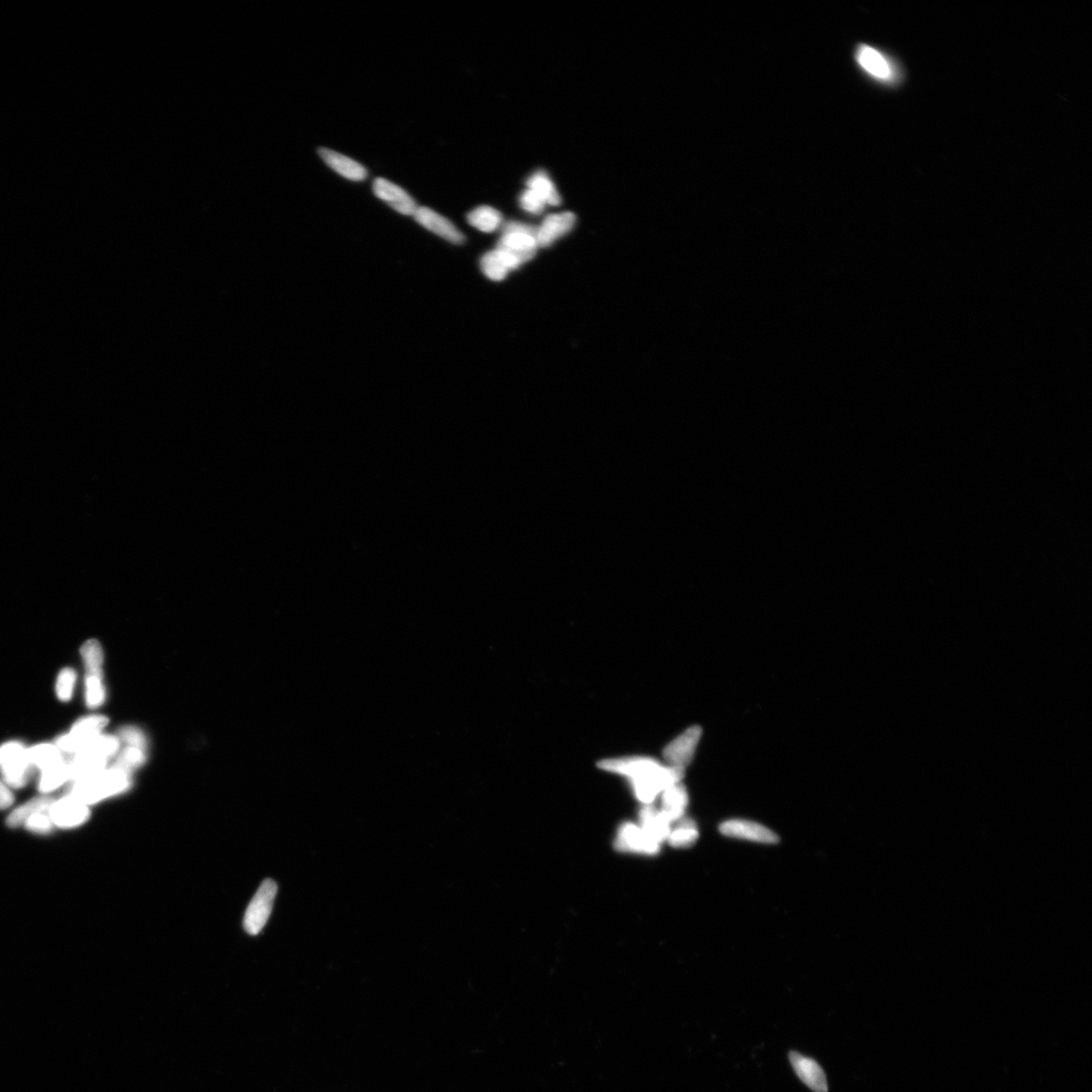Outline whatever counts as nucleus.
Masks as SVG:
<instances>
[{
	"label": "nucleus",
	"instance_id": "39448f33",
	"mask_svg": "<svg viewBox=\"0 0 1092 1092\" xmlns=\"http://www.w3.org/2000/svg\"><path fill=\"white\" fill-rule=\"evenodd\" d=\"M82 659L85 666V701L90 708H98L106 698L102 684V664L104 652L98 640L90 639L81 646Z\"/></svg>",
	"mask_w": 1092,
	"mask_h": 1092
},
{
	"label": "nucleus",
	"instance_id": "9b49d317",
	"mask_svg": "<svg viewBox=\"0 0 1092 1092\" xmlns=\"http://www.w3.org/2000/svg\"><path fill=\"white\" fill-rule=\"evenodd\" d=\"M723 836L734 838L748 839L750 842L772 845L779 842V837L773 830L761 823L747 819H729L719 827Z\"/></svg>",
	"mask_w": 1092,
	"mask_h": 1092
},
{
	"label": "nucleus",
	"instance_id": "dca6fc26",
	"mask_svg": "<svg viewBox=\"0 0 1092 1092\" xmlns=\"http://www.w3.org/2000/svg\"><path fill=\"white\" fill-rule=\"evenodd\" d=\"M789 1059L796 1074L808 1087L815 1092H828L827 1077L821 1065L814 1059L804 1057L797 1052H791Z\"/></svg>",
	"mask_w": 1092,
	"mask_h": 1092
},
{
	"label": "nucleus",
	"instance_id": "4be33fe9",
	"mask_svg": "<svg viewBox=\"0 0 1092 1092\" xmlns=\"http://www.w3.org/2000/svg\"><path fill=\"white\" fill-rule=\"evenodd\" d=\"M527 186L528 188L535 191L545 204H550L552 207L561 204L562 197L559 196L555 183L552 182L550 177L544 170H538V172L532 174L527 181Z\"/></svg>",
	"mask_w": 1092,
	"mask_h": 1092
},
{
	"label": "nucleus",
	"instance_id": "7c9ffc66",
	"mask_svg": "<svg viewBox=\"0 0 1092 1092\" xmlns=\"http://www.w3.org/2000/svg\"><path fill=\"white\" fill-rule=\"evenodd\" d=\"M121 739L128 743V745L141 749L145 748L146 741L140 730L132 727L122 728L120 733Z\"/></svg>",
	"mask_w": 1092,
	"mask_h": 1092
},
{
	"label": "nucleus",
	"instance_id": "412c9836",
	"mask_svg": "<svg viewBox=\"0 0 1092 1092\" xmlns=\"http://www.w3.org/2000/svg\"><path fill=\"white\" fill-rule=\"evenodd\" d=\"M53 801L54 800L50 796L33 798L30 801L20 805V807L13 810L8 819H6V824L12 829L22 827L27 819L33 815L39 814V812L49 811Z\"/></svg>",
	"mask_w": 1092,
	"mask_h": 1092
},
{
	"label": "nucleus",
	"instance_id": "a878e982",
	"mask_svg": "<svg viewBox=\"0 0 1092 1092\" xmlns=\"http://www.w3.org/2000/svg\"><path fill=\"white\" fill-rule=\"evenodd\" d=\"M481 269L483 275L494 282H502L511 271L502 255L496 249L482 257Z\"/></svg>",
	"mask_w": 1092,
	"mask_h": 1092
},
{
	"label": "nucleus",
	"instance_id": "423d86ee",
	"mask_svg": "<svg viewBox=\"0 0 1092 1092\" xmlns=\"http://www.w3.org/2000/svg\"><path fill=\"white\" fill-rule=\"evenodd\" d=\"M108 719L102 715H91L74 723L70 733L60 735L54 745L61 752L77 754L101 734Z\"/></svg>",
	"mask_w": 1092,
	"mask_h": 1092
},
{
	"label": "nucleus",
	"instance_id": "6e6552de",
	"mask_svg": "<svg viewBox=\"0 0 1092 1092\" xmlns=\"http://www.w3.org/2000/svg\"><path fill=\"white\" fill-rule=\"evenodd\" d=\"M48 815H49L54 827L70 830L85 823L88 818H90L91 811L86 804L75 800V798L64 795L60 800L53 801Z\"/></svg>",
	"mask_w": 1092,
	"mask_h": 1092
},
{
	"label": "nucleus",
	"instance_id": "c85d7f7f",
	"mask_svg": "<svg viewBox=\"0 0 1092 1092\" xmlns=\"http://www.w3.org/2000/svg\"><path fill=\"white\" fill-rule=\"evenodd\" d=\"M24 825L27 830L39 835L49 834L54 827L48 812H39V814L33 815L27 819Z\"/></svg>",
	"mask_w": 1092,
	"mask_h": 1092
},
{
	"label": "nucleus",
	"instance_id": "f3484780",
	"mask_svg": "<svg viewBox=\"0 0 1092 1092\" xmlns=\"http://www.w3.org/2000/svg\"><path fill=\"white\" fill-rule=\"evenodd\" d=\"M319 155L328 166L345 179L352 181H363L366 179V169L350 157L327 148H321Z\"/></svg>",
	"mask_w": 1092,
	"mask_h": 1092
},
{
	"label": "nucleus",
	"instance_id": "ddd939ff",
	"mask_svg": "<svg viewBox=\"0 0 1092 1092\" xmlns=\"http://www.w3.org/2000/svg\"><path fill=\"white\" fill-rule=\"evenodd\" d=\"M413 217L416 222H418L422 227L445 239V240L454 244H462L464 242V236L461 232L457 230L448 218L437 214L433 210L426 207H418Z\"/></svg>",
	"mask_w": 1092,
	"mask_h": 1092
},
{
	"label": "nucleus",
	"instance_id": "2eb2a0df",
	"mask_svg": "<svg viewBox=\"0 0 1092 1092\" xmlns=\"http://www.w3.org/2000/svg\"><path fill=\"white\" fill-rule=\"evenodd\" d=\"M576 220L575 214L571 211L546 217L541 227L537 228L539 247H549L557 239L568 234L575 227Z\"/></svg>",
	"mask_w": 1092,
	"mask_h": 1092
},
{
	"label": "nucleus",
	"instance_id": "a211bd4d",
	"mask_svg": "<svg viewBox=\"0 0 1092 1092\" xmlns=\"http://www.w3.org/2000/svg\"><path fill=\"white\" fill-rule=\"evenodd\" d=\"M661 808L660 811L672 823H677L684 817L688 807L689 797L687 790L682 786V783L672 785L668 787L660 794Z\"/></svg>",
	"mask_w": 1092,
	"mask_h": 1092
},
{
	"label": "nucleus",
	"instance_id": "bb28decb",
	"mask_svg": "<svg viewBox=\"0 0 1092 1092\" xmlns=\"http://www.w3.org/2000/svg\"><path fill=\"white\" fill-rule=\"evenodd\" d=\"M145 761V755L143 749L135 747H129L122 750L118 760L114 764L113 768L122 771L129 774V771L139 767Z\"/></svg>",
	"mask_w": 1092,
	"mask_h": 1092
},
{
	"label": "nucleus",
	"instance_id": "7ed1b4c3",
	"mask_svg": "<svg viewBox=\"0 0 1092 1092\" xmlns=\"http://www.w3.org/2000/svg\"><path fill=\"white\" fill-rule=\"evenodd\" d=\"M120 742L115 736L100 735L80 752L74 754L70 764V783L87 779L107 769L108 760L118 752Z\"/></svg>",
	"mask_w": 1092,
	"mask_h": 1092
},
{
	"label": "nucleus",
	"instance_id": "f03ea898",
	"mask_svg": "<svg viewBox=\"0 0 1092 1092\" xmlns=\"http://www.w3.org/2000/svg\"><path fill=\"white\" fill-rule=\"evenodd\" d=\"M129 786V774L113 767L101 771L87 779L70 783L66 794L87 805L124 792Z\"/></svg>",
	"mask_w": 1092,
	"mask_h": 1092
},
{
	"label": "nucleus",
	"instance_id": "aec40b11",
	"mask_svg": "<svg viewBox=\"0 0 1092 1092\" xmlns=\"http://www.w3.org/2000/svg\"><path fill=\"white\" fill-rule=\"evenodd\" d=\"M26 756L32 766L41 772L65 761L63 752L54 743H40L26 749Z\"/></svg>",
	"mask_w": 1092,
	"mask_h": 1092
},
{
	"label": "nucleus",
	"instance_id": "1a4fd4ad",
	"mask_svg": "<svg viewBox=\"0 0 1092 1092\" xmlns=\"http://www.w3.org/2000/svg\"><path fill=\"white\" fill-rule=\"evenodd\" d=\"M702 735L699 727H689L684 733L675 737L664 749V757L668 766L686 770L693 760Z\"/></svg>",
	"mask_w": 1092,
	"mask_h": 1092
},
{
	"label": "nucleus",
	"instance_id": "5701e85b",
	"mask_svg": "<svg viewBox=\"0 0 1092 1092\" xmlns=\"http://www.w3.org/2000/svg\"><path fill=\"white\" fill-rule=\"evenodd\" d=\"M502 221L503 217L500 211L488 206L476 208L468 215L470 226L483 233H493L501 227Z\"/></svg>",
	"mask_w": 1092,
	"mask_h": 1092
},
{
	"label": "nucleus",
	"instance_id": "9d476101",
	"mask_svg": "<svg viewBox=\"0 0 1092 1092\" xmlns=\"http://www.w3.org/2000/svg\"><path fill=\"white\" fill-rule=\"evenodd\" d=\"M661 843L657 839L648 836L646 832L640 828V825L633 823H626L621 825L616 839V848L623 852H639L644 855H655L660 850Z\"/></svg>",
	"mask_w": 1092,
	"mask_h": 1092
},
{
	"label": "nucleus",
	"instance_id": "2f4dec72",
	"mask_svg": "<svg viewBox=\"0 0 1092 1092\" xmlns=\"http://www.w3.org/2000/svg\"><path fill=\"white\" fill-rule=\"evenodd\" d=\"M13 802H15V796L10 787L4 782L0 781V809L11 808Z\"/></svg>",
	"mask_w": 1092,
	"mask_h": 1092
},
{
	"label": "nucleus",
	"instance_id": "f8f14e48",
	"mask_svg": "<svg viewBox=\"0 0 1092 1092\" xmlns=\"http://www.w3.org/2000/svg\"><path fill=\"white\" fill-rule=\"evenodd\" d=\"M857 63L871 77L878 81L893 80L894 70L890 60L882 52L869 45H860L856 52Z\"/></svg>",
	"mask_w": 1092,
	"mask_h": 1092
},
{
	"label": "nucleus",
	"instance_id": "cd10ccee",
	"mask_svg": "<svg viewBox=\"0 0 1092 1092\" xmlns=\"http://www.w3.org/2000/svg\"><path fill=\"white\" fill-rule=\"evenodd\" d=\"M75 682H77V673H75L73 668H65L59 673L56 684V693L59 700L63 702L70 701Z\"/></svg>",
	"mask_w": 1092,
	"mask_h": 1092
},
{
	"label": "nucleus",
	"instance_id": "6ab92c4d",
	"mask_svg": "<svg viewBox=\"0 0 1092 1092\" xmlns=\"http://www.w3.org/2000/svg\"><path fill=\"white\" fill-rule=\"evenodd\" d=\"M638 824L648 836L657 839L660 843H663L667 841L673 823L668 821L660 809L654 808L653 805H646L640 811Z\"/></svg>",
	"mask_w": 1092,
	"mask_h": 1092
},
{
	"label": "nucleus",
	"instance_id": "0eeeda50",
	"mask_svg": "<svg viewBox=\"0 0 1092 1092\" xmlns=\"http://www.w3.org/2000/svg\"><path fill=\"white\" fill-rule=\"evenodd\" d=\"M277 893V883L268 879L259 887L254 899L251 900L244 919L245 931L251 936H256L268 923Z\"/></svg>",
	"mask_w": 1092,
	"mask_h": 1092
},
{
	"label": "nucleus",
	"instance_id": "393cba45",
	"mask_svg": "<svg viewBox=\"0 0 1092 1092\" xmlns=\"http://www.w3.org/2000/svg\"><path fill=\"white\" fill-rule=\"evenodd\" d=\"M675 828L672 827L667 841L674 848H687L697 841L699 832L691 819L682 817Z\"/></svg>",
	"mask_w": 1092,
	"mask_h": 1092
},
{
	"label": "nucleus",
	"instance_id": "c756f323",
	"mask_svg": "<svg viewBox=\"0 0 1092 1092\" xmlns=\"http://www.w3.org/2000/svg\"><path fill=\"white\" fill-rule=\"evenodd\" d=\"M519 203H520V206L524 210L534 215H541L546 206L541 197L529 188L523 191Z\"/></svg>",
	"mask_w": 1092,
	"mask_h": 1092
},
{
	"label": "nucleus",
	"instance_id": "f257e3e1",
	"mask_svg": "<svg viewBox=\"0 0 1092 1092\" xmlns=\"http://www.w3.org/2000/svg\"><path fill=\"white\" fill-rule=\"evenodd\" d=\"M538 247L537 228L527 224L510 222L505 225L496 250L502 255L509 269L513 270L531 261Z\"/></svg>",
	"mask_w": 1092,
	"mask_h": 1092
},
{
	"label": "nucleus",
	"instance_id": "20e7f679",
	"mask_svg": "<svg viewBox=\"0 0 1092 1092\" xmlns=\"http://www.w3.org/2000/svg\"><path fill=\"white\" fill-rule=\"evenodd\" d=\"M0 771L4 782L10 788L26 786L35 772L26 756V748L19 742H9L0 746Z\"/></svg>",
	"mask_w": 1092,
	"mask_h": 1092
},
{
	"label": "nucleus",
	"instance_id": "4468645a",
	"mask_svg": "<svg viewBox=\"0 0 1092 1092\" xmlns=\"http://www.w3.org/2000/svg\"><path fill=\"white\" fill-rule=\"evenodd\" d=\"M373 193L380 200L386 202L387 204L398 213L405 216H413L417 204L412 199L405 189L397 186L385 179H379L373 181Z\"/></svg>",
	"mask_w": 1092,
	"mask_h": 1092
},
{
	"label": "nucleus",
	"instance_id": "b1692460",
	"mask_svg": "<svg viewBox=\"0 0 1092 1092\" xmlns=\"http://www.w3.org/2000/svg\"><path fill=\"white\" fill-rule=\"evenodd\" d=\"M67 782H70V764L63 761L41 772L38 789L44 794L51 793Z\"/></svg>",
	"mask_w": 1092,
	"mask_h": 1092
}]
</instances>
